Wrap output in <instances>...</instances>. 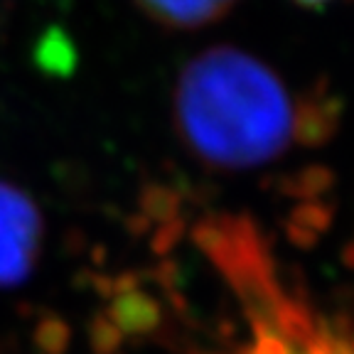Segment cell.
<instances>
[{"label": "cell", "instance_id": "cell-3", "mask_svg": "<svg viewBox=\"0 0 354 354\" xmlns=\"http://www.w3.org/2000/svg\"><path fill=\"white\" fill-rule=\"evenodd\" d=\"M35 216L15 194L0 189V278L15 276L30 256Z\"/></svg>", "mask_w": 354, "mask_h": 354}, {"label": "cell", "instance_id": "cell-2", "mask_svg": "<svg viewBox=\"0 0 354 354\" xmlns=\"http://www.w3.org/2000/svg\"><path fill=\"white\" fill-rule=\"evenodd\" d=\"M202 246L241 308L239 354H354V325L325 315L276 271L271 254L241 221H212Z\"/></svg>", "mask_w": 354, "mask_h": 354}, {"label": "cell", "instance_id": "cell-5", "mask_svg": "<svg viewBox=\"0 0 354 354\" xmlns=\"http://www.w3.org/2000/svg\"><path fill=\"white\" fill-rule=\"evenodd\" d=\"M298 3L310 6V8H320V6H325V3H330V0H298Z\"/></svg>", "mask_w": 354, "mask_h": 354}, {"label": "cell", "instance_id": "cell-4", "mask_svg": "<svg viewBox=\"0 0 354 354\" xmlns=\"http://www.w3.org/2000/svg\"><path fill=\"white\" fill-rule=\"evenodd\" d=\"M138 6L162 22L194 28L224 15L234 0H138Z\"/></svg>", "mask_w": 354, "mask_h": 354}, {"label": "cell", "instance_id": "cell-1", "mask_svg": "<svg viewBox=\"0 0 354 354\" xmlns=\"http://www.w3.org/2000/svg\"><path fill=\"white\" fill-rule=\"evenodd\" d=\"M177 111L192 145L216 162L243 165L273 155L290 136L283 86L236 52H209L183 77Z\"/></svg>", "mask_w": 354, "mask_h": 354}]
</instances>
